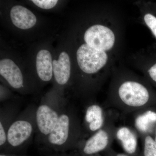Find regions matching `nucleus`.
I'll list each match as a JSON object with an SVG mask.
<instances>
[{"label": "nucleus", "instance_id": "f257e3e1", "mask_svg": "<svg viewBox=\"0 0 156 156\" xmlns=\"http://www.w3.org/2000/svg\"><path fill=\"white\" fill-rule=\"evenodd\" d=\"M151 99L149 89L141 80L119 78L112 83L107 106L125 114L134 113L148 108Z\"/></svg>", "mask_w": 156, "mask_h": 156}, {"label": "nucleus", "instance_id": "f03ea898", "mask_svg": "<svg viewBox=\"0 0 156 156\" xmlns=\"http://www.w3.org/2000/svg\"><path fill=\"white\" fill-rule=\"evenodd\" d=\"M87 138L75 108L67 105L54 129L42 144L55 153L67 152L76 151Z\"/></svg>", "mask_w": 156, "mask_h": 156}, {"label": "nucleus", "instance_id": "7ed1b4c3", "mask_svg": "<svg viewBox=\"0 0 156 156\" xmlns=\"http://www.w3.org/2000/svg\"><path fill=\"white\" fill-rule=\"evenodd\" d=\"M36 108L35 105L27 106L11 124L7 133V147L4 153L22 154L36 133Z\"/></svg>", "mask_w": 156, "mask_h": 156}, {"label": "nucleus", "instance_id": "20e7f679", "mask_svg": "<svg viewBox=\"0 0 156 156\" xmlns=\"http://www.w3.org/2000/svg\"><path fill=\"white\" fill-rule=\"evenodd\" d=\"M67 104L57 94L44 98L36 111L37 130L36 141L43 144L56 126Z\"/></svg>", "mask_w": 156, "mask_h": 156}, {"label": "nucleus", "instance_id": "39448f33", "mask_svg": "<svg viewBox=\"0 0 156 156\" xmlns=\"http://www.w3.org/2000/svg\"><path fill=\"white\" fill-rule=\"evenodd\" d=\"M114 117L109 115L103 128L80 143L75 151L77 156H90L101 154L112 147L115 139L117 128Z\"/></svg>", "mask_w": 156, "mask_h": 156}, {"label": "nucleus", "instance_id": "423d86ee", "mask_svg": "<svg viewBox=\"0 0 156 156\" xmlns=\"http://www.w3.org/2000/svg\"><path fill=\"white\" fill-rule=\"evenodd\" d=\"M76 58L81 70L87 75H92L99 71L107 63L108 56L105 51L83 44L78 49Z\"/></svg>", "mask_w": 156, "mask_h": 156}, {"label": "nucleus", "instance_id": "0eeeda50", "mask_svg": "<svg viewBox=\"0 0 156 156\" xmlns=\"http://www.w3.org/2000/svg\"><path fill=\"white\" fill-rule=\"evenodd\" d=\"M84 39L87 44L105 52L111 50L115 42L114 32L108 27L101 24L89 27L84 34Z\"/></svg>", "mask_w": 156, "mask_h": 156}, {"label": "nucleus", "instance_id": "6e6552de", "mask_svg": "<svg viewBox=\"0 0 156 156\" xmlns=\"http://www.w3.org/2000/svg\"><path fill=\"white\" fill-rule=\"evenodd\" d=\"M104 107L96 102H90L85 106L82 122L87 138L103 128L109 115Z\"/></svg>", "mask_w": 156, "mask_h": 156}, {"label": "nucleus", "instance_id": "1a4fd4ad", "mask_svg": "<svg viewBox=\"0 0 156 156\" xmlns=\"http://www.w3.org/2000/svg\"><path fill=\"white\" fill-rule=\"evenodd\" d=\"M20 106L13 102H5L0 107V151L4 153L7 144L9 127L19 114Z\"/></svg>", "mask_w": 156, "mask_h": 156}, {"label": "nucleus", "instance_id": "9d476101", "mask_svg": "<svg viewBox=\"0 0 156 156\" xmlns=\"http://www.w3.org/2000/svg\"><path fill=\"white\" fill-rule=\"evenodd\" d=\"M139 136L134 128L128 126L117 127L115 139L118 140L125 153L131 156L138 154V138Z\"/></svg>", "mask_w": 156, "mask_h": 156}, {"label": "nucleus", "instance_id": "9b49d317", "mask_svg": "<svg viewBox=\"0 0 156 156\" xmlns=\"http://www.w3.org/2000/svg\"><path fill=\"white\" fill-rule=\"evenodd\" d=\"M0 74L13 89H24L25 82L22 73L13 60L7 58L1 60Z\"/></svg>", "mask_w": 156, "mask_h": 156}, {"label": "nucleus", "instance_id": "f8f14e48", "mask_svg": "<svg viewBox=\"0 0 156 156\" xmlns=\"http://www.w3.org/2000/svg\"><path fill=\"white\" fill-rule=\"evenodd\" d=\"M134 128L142 139L152 131L156 124V112L149 108L134 113Z\"/></svg>", "mask_w": 156, "mask_h": 156}, {"label": "nucleus", "instance_id": "ddd939ff", "mask_svg": "<svg viewBox=\"0 0 156 156\" xmlns=\"http://www.w3.org/2000/svg\"><path fill=\"white\" fill-rule=\"evenodd\" d=\"M53 75L57 85L65 86L69 82L71 77V62L68 54L61 52L57 60L53 62Z\"/></svg>", "mask_w": 156, "mask_h": 156}, {"label": "nucleus", "instance_id": "4468645a", "mask_svg": "<svg viewBox=\"0 0 156 156\" xmlns=\"http://www.w3.org/2000/svg\"><path fill=\"white\" fill-rule=\"evenodd\" d=\"M10 16L14 25L21 29L32 28L36 23L35 15L23 6H14L10 11Z\"/></svg>", "mask_w": 156, "mask_h": 156}, {"label": "nucleus", "instance_id": "2eb2a0df", "mask_svg": "<svg viewBox=\"0 0 156 156\" xmlns=\"http://www.w3.org/2000/svg\"><path fill=\"white\" fill-rule=\"evenodd\" d=\"M53 60L51 53L47 50H42L37 53L36 58L37 74L43 82H48L53 76Z\"/></svg>", "mask_w": 156, "mask_h": 156}, {"label": "nucleus", "instance_id": "dca6fc26", "mask_svg": "<svg viewBox=\"0 0 156 156\" xmlns=\"http://www.w3.org/2000/svg\"><path fill=\"white\" fill-rule=\"evenodd\" d=\"M143 156H156V143L151 135H147L142 138Z\"/></svg>", "mask_w": 156, "mask_h": 156}, {"label": "nucleus", "instance_id": "f3484780", "mask_svg": "<svg viewBox=\"0 0 156 156\" xmlns=\"http://www.w3.org/2000/svg\"><path fill=\"white\" fill-rule=\"evenodd\" d=\"M32 2L39 8L44 9H52L58 2L57 0H33Z\"/></svg>", "mask_w": 156, "mask_h": 156}, {"label": "nucleus", "instance_id": "a211bd4d", "mask_svg": "<svg viewBox=\"0 0 156 156\" xmlns=\"http://www.w3.org/2000/svg\"><path fill=\"white\" fill-rule=\"evenodd\" d=\"M144 18L146 24L156 38V17L152 14L148 13L144 15Z\"/></svg>", "mask_w": 156, "mask_h": 156}, {"label": "nucleus", "instance_id": "6ab92c4d", "mask_svg": "<svg viewBox=\"0 0 156 156\" xmlns=\"http://www.w3.org/2000/svg\"><path fill=\"white\" fill-rule=\"evenodd\" d=\"M103 156H143L142 152L138 154L135 156H131L125 153H119L114 150L112 148L110 147L107 150L104 152L103 153Z\"/></svg>", "mask_w": 156, "mask_h": 156}, {"label": "nucleus", "instance_id": "aec40b11", "mask_svg": "<svg viewBox=\"0 0 156 156\" xmlns=\"http://www.w3.org/2000/svg\"><path fill=\"white\" fill-rule=\"evenodd\" d=\"M148 73L149 76L156 83V63L153 65L148 70Z\"/></svg>", "mask_w": 156, "mask_h": 156}, {"label": "nucleus", "instance_id": "412c9836", "mask_svg": "<svg viewBox=\"0 0 156 156\" xmlns=\"http://www.w3.org/2000/svg\"><path fill=\"white\" fill-rule=\"evenodd\" d=\"M50 156H78L71 154H68L67 152L58 153H54Z\"/></svg>", "mask_w": 156, "mask_h": 156}, {"label": "nucleus", "instance_id": "4be33fe9", "mask_svg": "<svg viewBox=\"0 0 156 156\" xmlns=\"http://www.w3.org/2000/svg\"><path fill=\"white\" fill-rule=\"evenodd\" d=\"M0 156H30L24 154H19L1 153Z\"/></svg>", "mask_w": 156, "mask_h": 156}, {"label": "nucleus", "instance_id": "5701e85b", "mask_svg": "<svg viewBox=\"0 0 156 156\" xmlns=\"http://www.w3.org/2000/svg\"><path fill=\"white\" fill-rule=\"evenodd\" d=\"M90 156H103L101 155V154H97L94 155Z\"/></svg>", "mask_w": 156, "mask_h": 156}, {"label": "nucleus", "instance_id": "b1692460", "mask_svg": "<svg viewBox=\"0 0 156 156\" xmlns=\"http://www.w3.org/2000/svg\"><path fill=\"white\" fill-rule=\"evenodd\" d=\"M154 140H155V142L156 143V136H155V137Z\"/></svg>", "mask_w": 156, "mask_h": 156}, {"label": "nucleus", "instance_id": "393cba45", "mask_svg": "<svg viewBox=\"0 0 156 156\" xmlns=\"http://www.w3.org/2000/svg\"><path fill=\"white\" fill-rule=\"evenodd\" d=\"M156 137V136H155Z\"/></svg>", "mask_w": 156, "mask_h": 156}]
</instances>
